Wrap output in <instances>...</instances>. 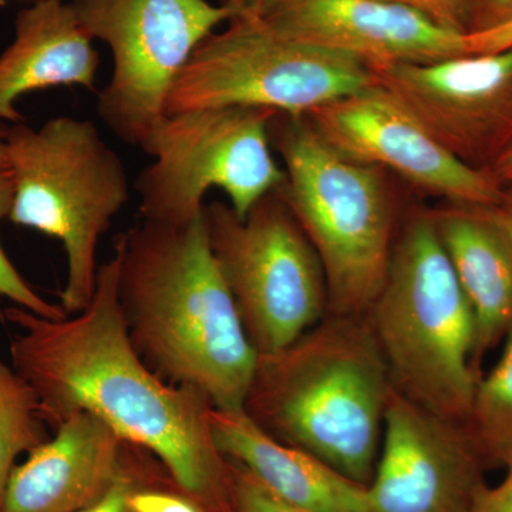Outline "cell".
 <instances>
[{
    "mask_svg": "<svg viewBox=\"0 0 512 512\" xmlns=\"http://www.w3.org/2000/svg\"><path fill=\"white\" fill-rule=\"evenodd\" d=\"M120 255L114 248L97 274L92 302L76 315L46 319L13 306L2 319L13 369L39 402L53 431L74 413H90L121 439L147 450L175 484L215 512L234 511L229 460L215 446L214 409L198 390L165 382L131 343L117 293Z\"/></svg>",
    "mask_w": 512,
    "mask_h": 512,
    "instance_id": "1",
    "label": "cell"
},
{
    "mask_svg": "<svg viewBox=\"0 0 512 512\" xmlns=\"http://www.w3.org/2000/svg\"><path fill=\"white\" fill-rule=\"evenodd\" d=\"M114 248L120 309L138 355L215 409L242 410L259 355L212 254L204 212L185 224L143 220Z\"/></svg>",
    "mask_w": 512,
    "mask_h": 512,
    "instance_id": "2",
    "label": "cell"
},
{
    "mask_svg": "<svg viewBox=\"0 0 512 512\" xmlns=\"http://www.w3.org/2000/svg\"><path fill=\"white\" fill-rule=\"evenodd\" d=\"M392 392L366 316L328 313L291 345L258 357L242 410L274 439L369 485Z\"/></svg>",
    "mask_w": 512,
    "mask_h": 512,
    "instance_id": "3",
    "label": "cell"
},
{
    "mask_svg": "<svg viewBox=\"0 0 512 512\" xmlns=\"http://www.w3.org/2000/svg\"><path fill=\"white\" fill-rule=\"evenodd\" d=\"M365 316L393 389L467 426L480 377L473 365L476 322L430 211L404 221L386 282Z\"/></svg>",
    "mask_w": 512,
    "mask_h": 512,
    "instance_id": "4",
    "label": "cell"
},
{
    "mask_svg": "<svg viewBox=\"0 0 512 512\" xmlns=\"http://www.w3.org/2000/svg\"><path fill=\"white\" fill-rule=\"evenodd\" d=\"M269 134L285 163L279 195L325 271L328 313L366 315L386 282L402 228L382 171L339 156L305 116L278 113Z\"/></svg>",
    "mask_w": 512,
    "mask_h": 512,
    "instance_id": "5",
    "label": "cell"
},
{
    "mask_svg": "<svg viewBox=\"0 0 512 512\" xmlns=\"http://www.w3.org/2000/svg\"><path fill=\"white\" fill-rule=\"evenodd\" d=\"M15 201L9 220L59 239L66 252L60 306L76 315L96 291L101 237L130 198L126 167L89 120L56 117L6 128Z\"/></svg>",
    "mask_w": 512,
    "mask_h": 512,
    "instance_id": "6",
    "label": "cell"
},
{
    "mask_svg": "<svg viewBox=\"0 0 512 512\" xmlns=\"http://www.w3.org/2000/svg\"><path fill=\"white\" fill-rule=\"evenodd\" d=\"M276 111L215 107L167 114L141 150L154 158L138 175L143 220L185 224L204 212L211 188L247 217L256 202L284 185V168L272 153Z\"/></svg>",
    "mask_w": 512,
    "mask_h": 512,
    "instance_id": "7",
    "label": "cell"
},
{
    "mask_svg": "<svg viewBox=\"0 0 512 512\" xmlns=\"http://www.w3.org/2000/svg\"><path fill=\"white\" fill-rule=\"evenodd\" d=\"M372 83L355 57L289 39L235 15L192 53L168 94L167 114L215 107H256L308 116Z\"/></svg>",
    "mask_w": 512,
    "mask_h": 512,
    "instance_id": "8",
    "label": "cell"
},
{
    "mask_svg": "<svg viewBox=\"0 0 512 512\" xmlns=\"http://www.w3.org/2000/svg\"><path fill=\"white\" fill-rule=\"evenodd\" d=\"M208 239L258 355L286 348L329 312L319 256L278 191L239 218L215 201L204 208Z\"/></svg>",
    "mask_w": 512,
    "mask_h": 512,
    "instance_id": "9",
    "label": "cell"
},
{
    "mask_svg": "<svg viewBox=\"0 0 512 512\" xmlns=\"http://www.w3.org/2000/svg\"><path fill=\"white\" fill-rule=\"evenodd\" d=\"M92 39L110 47L113 73L99 94L100 119L141 147L167 116L168 94L198 46L234 18L208 0H70Z\"/></svg>",
    "mask_w": 512,
    "mask_h": 512,
    "instance_id": "10",
    "label": "cell"
},
{
    "mask_svg": "<svg viewBox=\"0 0 512 512\" xmlns=\"http://www.w3.org/2000/svg\"><path fill=\"white\" fill-rule=\"evenodd\" d=\"M444 150L491 173L512 148V49L372 70Z\"/></svg>",
    "mask_w": 512,
    "mask_h": 512,
    "instance_id": "11",
    "label": "cell"
},
{
    "mask_svg": "<svg viewBox=\"0 0 512 512\" xmlns=\"http://www.w3.org/2000/svg\"><path fill=\"white\" fill-rule=\"evenodd\" d=\"M305 117L339 156L392 170L446 204L494 207L500 201L503 184L493 174L451 156L373 80Z\"/></svg>",
    "mask_w": 512,
    "mask_h": 512,
    "instance_id": "12",
    "label": "cell"
},
{
    "mask_svg": "<svg viewBox=\"0 0 512 512\" xmlns=\"http://www.w3.org/2000/svg\"><path fill=\"white\" fill-rule=\"evenodd\" d=\"M485 470L466 426L393 389L366 512H467Z\"/></svg>",
    "mask_w": 512,
    "mask_h": 512,
    "instance_id": "13",
    "label": "cell"
},
{
    "mask_svg": "<svg viewBox=\"0 0 512 512\" xmlns=\"http://www.w3.org/2000/svg\"><path fill=\"white\" fill-rule=\"evenodd\" d=\"M235 15L279 35L355 57L370 70L467 55L466 35L382 0H231ZM234 15V16H235Z\"/></svg>",
    "mask_w": 512,
    "mask_h": 512,
    "instance_id": "14",
    "label": "cell"
},
{
    "mask_svg": "<svg viewBox=\"0 0 512 512\" xmlns=\"http://www.w3.org/2000/svg\"><path fill=\"white\" fill-rule=\"evenodd\" d=\"M133 448L99 417L74 413L13 468L0 512L83 510L119 480Z\"/></svg>",
    "mask_w": 512,
    "mask_h": 512,
    "instance_id": "15",
    "label": "cell"
},
{
    "mask_svg": "<svg viewBox=\"0 0 512 512\" xmlns=\"http://www.w3.org/2000/svg\"><path fill=\"white\" fill-rule=\"evenodd\" d=\"M430 214L473 309V365L481 376L484 357L503 345L512 329V239L494 207L446 204Z\"/></svg>",
    "mask_w": 512,
    "mask_h": 512,
    "instance_id": "16",
    "label": "cell"
},
{
    "mask_svg": "<svg viewBox=\"0 0 512 512\" xmlns=\"http://www.w3.org/2000/svg\"><path fill=\"white\" fill-rule=\"evenodd\" d=\"M99 53L73 6L64 0H37L20 10L15 39L0 55V120L23 123L16 101L56 86L93 92Z\"/></svg>",
    "mask_w": 512,
    "mask_h": 512,
    "instance_id": "17",
    "label": "cell"
},
{
    "mask_svg": "<svg viewBox=\"0 0 512 512\" xmlns=\"http://www.w3.org/2000/svg\"><path fill=\"white\" fill-rule=\"evenodd\" d=\"M215 446L282 500L312 512H366L367 485L265 433L244 410L212 409Z\"/></svg>",
    "mask_w": 512,
    "mask_h": 512,
    "instance_id": "18",
    "label": "cell"
},
{
    "mask_svg": "<svg viewBox=\"0 0 512 512\" xmlns=\"http://www.w3.org/2000/svg\"><path fill=\"white\" fill-rule=\"evenodd\" d=\"M467 431L485 467L512 460V329L494 366L478 377Z\"/></svg>",
    "mask_w": 512,
    "mask_h": 512,
    "instance_id": "19",
    "label": "cell"
},
{
    "mask_svg": "<svg viewBox=\"0 0 512 512\" xmlns=\"http://www.w3.org/2000/svg\"><path fill=\"white\" fill-rule=\"evenodd\" d=\"M36 393L0 360V505L16 460L49 440Z\"/></svg>",
    "mask_w": 512,
    "mask_h": 512,
    "instance_id": "20",
    "label": "cell"
},
{
    "mask_svg": "<svg viewBox=\"0 0 512 512\" xmlns=\"http://www.w3.org/2000/svg\"><path fill=\"white\" fill-rule=\"evenodd\" d=\"M15 201V177L6 147V128L0 127V222L9 218ZM0 296L13 305L46 319H63L62 306L46 301L22 278L0 245Z\"/></svg>",
    "mask_w": 512,
    "mask_h": 512,
    "instance_id": "21",
    "label": "cell"
},
{
    "mask_svg": "<svg viewBox=\"0 0 512 512\" xmlns=\"http://www.w3.org/2000/svg\"><path fill=\"white\" fill-rule=\"evenodd\" d=\"M141 464L140 470L131 488L128 504L133 512H215L197 498L181 490L171 476L161 480L150 471L147 458ZM234 512V511H232Z\"/></svg>",
    "mask_w": 512,
    "mask_h": 512,
    "instance_id": "22",
    "label": "cell"
},
{
    "mask_svg": "<svg viewBox=\"0 0 512 512\" xmlns=\"http://www.w3.org/2000/svg\"><path fill=\"white\" fill-rule=\"evenodd\" d=\"M229 494L237 512H312L282 500L232 461H229Z\"/></svg>",
    "mask_w": 512,
    "mask_h": 512,
    "instance_id": "23",
    "label": "cell"
},
{
    "mask_svg": "<svg viewBox=\"0 0 512 512\" xmlns=\"http://www.w3.org/2000/svg\"><path fill=\"white\" fill-rule=\"evenodd\" d=\"M419 13L440 28L467 35L470 0H382Z\"/></svg>",
    "mask_w": 512,
    "mask_h": 512,
    "instance_id": "24",
    "label": "cell"
},
{
    "mask_svg": "<svg viewBox=\"0 0 512 512\" xmlns=\"http://www.w3.org/2000/svg\"><path fill=\"white\" fill-rule=\"evenodd\" d=\"M147 454L148 451L144 448L134 446L126 471L121 474L119 480L111 485L103 497L77 512H133L128 504V497Z\"/></svg>",
    "mask_w": 512,
    "mask_h": 512,
    "instance_id": "25",
    "label": "cell"
},
{
    "mask_svg": "<svg viewBox=\"0 0 512 512\" xmlns=\"http://www.w3.org/2000/svg\"><path fill=\"white\" fill-rule=\"evenodd\" d=\"M512 19V0H470L467 35L488 32Z\"/></svg>",
    "mask_w": 512,
    "mask_h": 512,
    "instance_id": "26",
    "label": "cell"
},
{
    "mask_svg": "<svg viewBox=\"0 0 512 512\" xmlns=\"http://www.w3.org/2000/svg\"><path fill=\"white\" fill-rule=\"evenodd\" d=\"M504 470L500 483L478 488L467 512H512V460Z\"/></svg>",
    "mask_w": 512,
    "mask_h": 512,
    "instance_id": "27",
    "label": "cell"
},
{
    "mask_svg": "<svg viewBox=\"0 0 512 512\" xmlns=\"http://www.w3.org/2000/svg\"><path fill=\"white\" fill-rule=\"evenodd\" d=\"M507 49H512V19L500 28L476 35H466L467 55H481Z\"/></svg>",
    "mask_w": 512,
    "mask_h": 512,
    "instance_id": "28",
    "label": "cell"
},
{
    "mask_svg": "<svg viewBox=\"0 0 512 512\" xmlns=\"http://www.w3.org/2000/svg\"><path fill=\"white\" fill-rule=\"evenodd\" d=\"M494 210L512 239V183L503 184L500 201L494 205Z\"/></svg>",
    "mask_w": 512,
    "mask_h": 512,
    "instance_id": "29",
    "label": "cell"
},
{
    "mask_svg": "<svg viewBox=\"0 0 512 512\" xmlns=\"http://www.w3.org/2000/svg\"><path fill=\"white\" fill-rule=\"evenodd\" d=\"M491 174L500 184L512 183V148L498 161Z\"/></svg>",
    "mask_w": 512,
    "mask_h": 512,
    "instance_id": "30",
    "label": "cell"
},
{
    "mask_svg": "<svg viewBox=\"0 0 512 512\" xmlns=\"http://www.w3.org/2000/svg\"><path fill=\"white\" fill-rule=\"evenodd\" d=\"M227 2H231V0H222L221 3H227Z\"/></svg>",
    "mask_w": 512,
    "mask_h": 512,
    "instance_id": "31",
    "label": "cell"
},
{
    "mask_svg": "<svg viewBox=\"0 0 512 512\" xmlns=\"http://www.w3.org/2000/svg\"><path fill=\"white\" fill-rule=\"evenodd\" d=\"M234 512H237V511H234Z\"/></svg>",
    "mask_w": 512,
    "mask_h": 512,
    "instance_id": "32",
    "label": "cell"
}]
</instances>
